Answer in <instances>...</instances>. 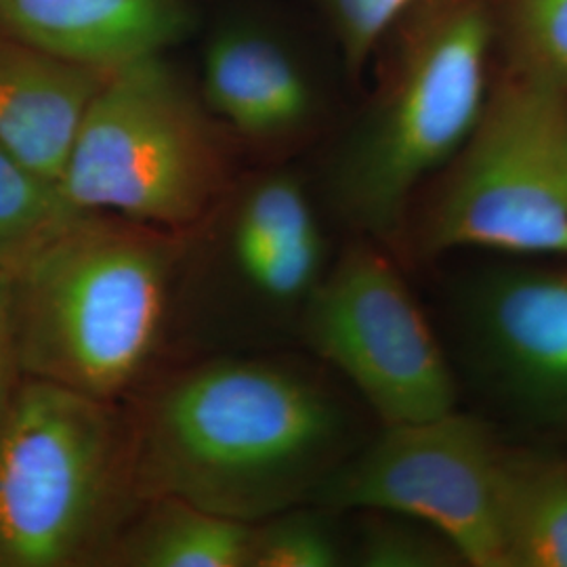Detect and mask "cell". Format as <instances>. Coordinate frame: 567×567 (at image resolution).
I'll return each mask as SVG.
<instances>
[{
	"label": "cell",
	"mask_w": 567,
	"mask_h": 567,
	"mask_svg": "<svg viewBox=\"0 0 567 567\" xmlns=\"http://www.w3.org/2000/svg\"><path fill=\"white\" fill-rule=\"evenodd\" d=\"M344 414L316 379L274 360L189 368L142 405L133 435L143 501L259 524L311 501L343 461Z\"/></svg>",
	"instance_id": "obj_1"
},
{
	"label": "cell",
	"mask_w": 567,
	"mask_h": 567,
	"mask_svg": "<svg viewBox=\"0 0 567 567\" xmlns=\"http://www.w3.org/2000/svg\"><path fill=\"white\" fill-rule=\"evenodd\" d=\"M182 234L81 210L11 269L23 377L103 402L137 381L163 332Z\"/></svg>",
	"instance_id": "obj_2"
},
{
	"label": "cell",
	"mask_w": 567,
	"mask_h": 567,
	"mask_svg": "<svg viewBox=\"0 0 567 567\" xmlns=\"http://www.w3.org/2000/svg\"><path fill=\"white\" fill-rule=\"evenodd\" d=\"M496 18L492 0H416L391 25L377 95L334 168L353 229L395 238L416 187L463 147L489 93Z\"/></svg>",
	"instance_id": "obj_3"
},
{
	"label": "cell",
	"mask_w": 567,
	"mask_h": 567,
	"mask_svg": "<svg viewBox=\"0 0 567 567\" xmlns=\"http://www.w3.org/2000/svg\"><path fill=\"white\" fill-rule=\"evenodd\" d=\"M142 505L112 402L25 377L0 423V567L97 566Z\"/></svg>",
	"instance_id": "obj_4"
},
{
	"label": "cell",
	"mask_w": 567,
	"mask_h": 567,
	"mask_svg": "<svg viewBox=\"0 0 567 567\" xmlns=\"http://www.w3.org/2000/svg\"><path fill=\"white\" fill-rule=\"evenodd\" d=\"M229 177L213 114L161 53L116 68L103 82L55 187L72 210L183 234L210 215Z\"/></svg>",
	"instance_id": "obj_5"
},
{
	"label": "cell",
	"mask_w": 567,
	"mask_h": 567,
	"mask_svg": "<svg viewBox=\"0 0 567 567\" xmlns=\"http://www.w3.org/2000/svg\"><path fill=\"white\" fill-rule=\"evenodd\" d=\"M421 224L426 255L567 257V91L515 65L447 163Z\"/></svg>",
	"instance_id": "obj_6"
},
{
	"label": "cell",
	"mask_w": 567,
	"mask_h": 567,
	"mask_svg": "<svg viewBox=\"0 0 567 567\" xmlns=\"http://www.w3.org/2000/svg\"><path fill=\"white\" fill-rule=\"evenodd\" d=\"M503 452L489 426L456 410L385 426L339 463L313 503L328 513L404 515L446 536L466 566L508 567L498 507Z\"/></svg>",
	"instance_id": "obj_7"
},
{
	"label": "cell",
	"mask_w": 567,
	"mask_h": 567,
	"mask_svg": "<svg viewBox=\"0 0 567 567\" xmlns=\"http://www.w3.org/2000/svg\"><path fill=\"white\" fill-rule=\"evenodd\" d=\"M309 347L334 365L383 426L410 425L456 408L446 355L395 265L353 244L307 297Z\"/></svg>",
	"instance_id": "obj_8"
},
{
	"label": "cell",
	"mask_w": 567,
	"mask_h": 567,
	"mask_svg": "<svg viewBox=\"0 0 567 567\" xmlns=\"http://www.w3.org/2000/svg\"><path fill=\"white\" fill-rule=\"evenodd\" d=\"M466 351L532 425L567 429V265H501L461 295Z\"/></svg>",
	"instance_id": "obj_9"
},
{
	"label": "cell",
	"mask_w": 567,
	"mask_h": 567,
	"mask_svg": "<svg viewBox=\"0 0 567 567\" xmlns=\"http://www.w3.org/2000/svg\"><path fill=\"white\" fill-rule=\"evenodd\" d=\"M189 28L185 0H0L2 34L107 72L161 55Z\"/></svg>",
	"instance_id": "obj_10"
},
{
	"label": "cell",
	"mask_w": 567,
	"mask_h": 567,
	"mask_svg": "<svg viewBox=\"0 0 567 567\" xmlns=\"http://www.w3.org/2000/svg\"><path fill=\"white\" fill-rule=\"evenodd\" d=\"M112 72L0 32V145L58 185L86 107Z\"/></svg>",
	"instance_id": "obj_11"
},
{
	"label": "cell",
	"mask_w": 567,
	"mask_h": 567,
	"mask_svg": "<svg viewBox=\"0 0 567 567\" xmlns=\"http://www.w3.org/2000/svg\"><path fill=\"white\" fill-rule=\"evenodd\" d=\"M200 97L215 118L255 142L297 133L311 112L301 68L278 42L250 30H224L208 42Z\"/></svg>",
	"instance_id": "obj_12"
},
{
	"label": "cell",
	"mask_w": 567,
	"mask_h": 567,
	"mask_svg": "<svg viewBox=\"0 0 567 567\" xmlns=\"http://www.w3.org/2000/svg\"><path fill=\"white\" fill-rule=\"evenodd\" d=\"M252 524L177 498H147L103 557V566L248 567Z\"/></svg>",
	"instance_id": "obj_13"
},
{
	"label": "cell",
	"mask_w": 567,
	"mask_h": 567,
	"mask_svg": "<svg viewBox=\"0 0 567 567\" xmlns=\"http://www.w3.org/2000/svg\"><path fill=\"white\" fill-rule=\"evenodd\" d=\"M498 507L508 567H567V458L505 447Z\"/></svg>",
	"instance_id": "obj_14"
},
{
	"label": "cell",
	"mask_w": 567,
	"mask_h": 567,
	"mask_svg": "<svg viewBox=\"0 0 567 567\" xmlns=\"http://www.w3.org/2000/svg\"><path fill=\"white\" fill-rule=\"evenodd\" d=\"M318 234L320 227L301 183L290 175H269L255 183L236 208L231 257L250 282L284 248Z\"/></svg>",
	"instance_id": "obj_15"
},
{
	"label": "cell",
	"mask_w": 567,
	"mask_h": 567,
	"mask_svg": "<svg viewBox=\"0 0 567 567\" xmlns=\"http://www.w3.org/2000/svg\"><path fill=\"white\" fill-rule=\"evenodd\" d=\"M76 213L63 204L53 183L0 145V269H16Z\"/></svg>",
	"instance_id": "obj_16"
},
{
	"label": "cell",
	"mask_w": 567,
	"mask_h": 567,
	"mask_svg": "<svg viewBox=\"0 0 567 567\" xmlns=\"http://www.w3.org/2000/svg\"><path fill=\"white\" fill-rule=\"evenodd\" d=\"M511 65L567 91V0H501Z\"/></svg>",
	"instance_id": "obj_17"
},
{
	"label": "cell",
	"mask_w": 567,
	"mask_h": 567,
	"mask_svg": "<svg viewBox=\"0 0 567 567\" xmlns=\"http://www.w3.org/2000/svg\"><path fill=\"white\" fill-rule=\"evenodd\" d=\"M341 543L322 513L286 508L252 524L248 567H334Z\"/></svg>",
	"instance_id": "obj_18"
},
{
	"label": "cell",
	"mask_w": 567,
	"mask_h": 567,
	"mask_svg": "<svg viewBox=\"0 0 567 567\" xmlns=\"http://www.w3.org/2000/svg\"><path fill=\"white\" fill-rule=\"evenodd\" d=\"M355 559L364 567L466 566L461 550L437 529L395 513L368 511Z\"/></svg>",
	"instance_id": "obj_19"
},
{
	"label": "cell",
	"mask_w": 567,
	"mask_h": 567,
	"mask_svg": "<svg viewBox=\"0 0 567 567\" xmlns=\"http://www.w3.org/2000/svg\"><path fill=\"white\" fill-rule=\"evenodd\" d=\"M416 0H324L326 11L341 44L344 65L351 74L364 70L391 25Z\"/></svg>",
	"instance_id": "obj_20"
},
{
	"label": "cell",
	"mask_w": 567,
	"mask_h": 567,
	"mask_svg": "<svg viewBox=\"0 0 567 567\" xmlns=\"http://www.w3.org/2000/svg\"><path fill=\"white\" fill-rule=\"evenodd\" d=\"M23 379L13 324L11 271L0 269V423L13 404Z\"/></svg>",
	"instance_id": "obj_21"
}]
</instances>
